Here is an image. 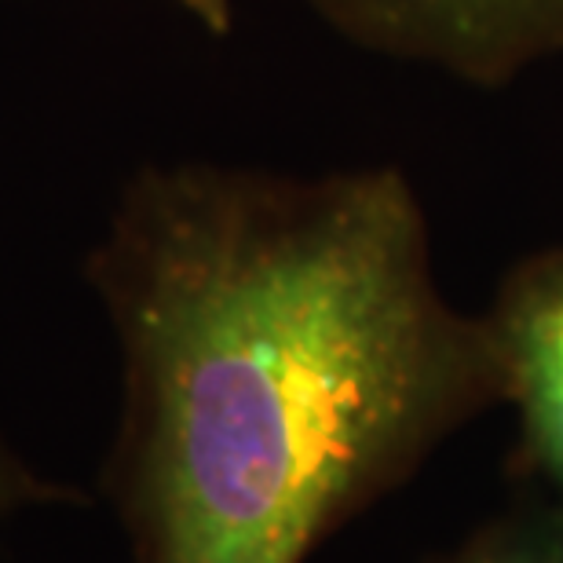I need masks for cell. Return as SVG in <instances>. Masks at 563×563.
Returning a JSON list of instances; mask_svg holds the SVG:
<instances>
[{
  "instance_id": "obj_2",
  "label": "cell",
  "mask_w": 563,
  "mask_h": 563,
  "mask_svg": "<svg viewBox=\"0 0 563 563\" xmlns=\"http://www.w3.org/2000/svg\"><path fill=\"white\" fill-rule=\"evenodd\" d=\"M336 37L468 88L563 59V0H303Z\"/></svg>"
},
{
  "instance_id": "obj_3",
  "label": "cell",
  "mask_w": 563,
  "mask_h": 563,
  "mask_svg": "<svg viewBox=\"0 0 563 563\" xmlns=\"http://www.w3.org/2000/svg\"><path fill=\"white\" fill-rule=\"evenodd\" d=\"M483 314L516 410V476L563 505V245L516 261Z\"/></svg>"
},
{
  "instance_id": "obj_1",
  "label": "cell",
  "mask_w": 563,
  "mask_h": 563,
  "mask_svg": "<svg viewBox=\"0 0 563 563\" xmlns=\"http://www.w3.org/2000/svg\"><path fill=\"white\" fill-rule=\"evenodd\" d=\"M85 278L121 347L103 490L129 563H308L505 402L396 165H151Z\"/></svg>"
},
{
  "instance_id": "obj_6",
  "label": "cell",
  "mask_w": 563,
  "mask_h": 563,
  "mask_svg": "<svg viewBox=\"0 0 563 563\" xmlns=\"http://www.w3.org/2000/svg\"><path fill=\"white\" fill-rule=\"evenodd\" d=\"M176 4L184 8L190 19H198L209 33H217V37L231 33V26H234L231 0H176Z\"/></svg>"
},
{
  "instance_id": "obj_5",
  "label": "cell",
  "mask_w": 563,
  "mask_h": 563,
  "mask_svg": "<svg viewBox=\"0 0 563 563\" xmlns=\"http://www.w3.org/2000/svg\"><path fill=\"white\" fill-rule=\"evenodd\" d=\"M55 505H81V494L66 483H55L33 468L8 439H0V531L26 509H55Z\"/></svg>"
},
{
  "instance_id": "obj_4",
  "label": "cell",
  "mask_w": 563,
  "mask_h": 563,
  "mask_svg": "<svg viewBox=\"0 0 563 563\" xmlns=\"http://www.w3.org/2000/svg\"><path fill=\"white\" fill-rule=\"evenodd\" d=\"M428 563H563V505L531 490Z\"/></svg>"
}]
</instances>
